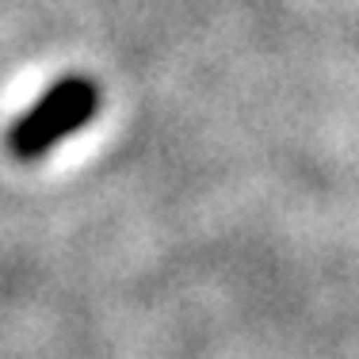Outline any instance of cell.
Instances as JSON below:
<instances>
[{
	"mask_svg": "<svg viewBox=\"0 0 359 359\" xmlns=\"http://www.w3.org/2000/svg\"><path fill=\"white\" fill-rule=\"evenodd\" d=\"M100 84L92 76H62L54 81L46 92L8 126L4 134V149L8 157L23 161H42L54 145H62L65 138H73L81 126H88L92 118L100 115Z\"/></svg>",
	"mask_w": 359,
	"mask_h": 359,
	"instance_id": "6da1fadb",
	"label": "cell"
}]
</instances>
